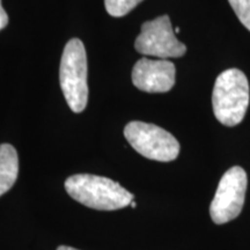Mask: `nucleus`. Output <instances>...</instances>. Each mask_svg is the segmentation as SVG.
Segmentation results:
<instances>
[{"mask_svg":"<svg viewBox=\"0 0 250 250\" xmlns=\"http://www.w3.org/2000/svg\"><path fill=\"white\" fill-rule=\"evenodd\" d=\"M124 136L139 154L151 160L169 162L179 156L180 144L173 134L154 124L130 122Z\"/></svg>","mask_w":250,"mask_h":250,"instance_id":"nucleus-4","label":"nucleus"},{"mask_svg":"<svg viewBox=\"0 0 250 250\" xmlns=\"http://www.w3.org/2000/svg\"><path fill=\"white\" fill-rule=\"evenodd\" d=\"M130 206H131V208H136V206H137V204H136V202H134V201H132V202H131V204H130Z\"/></svg>","mask_w":250,"mask_h":250,"instance_id":"nucleus-13","label":"nucleus"},{"mask_svg":"<svg viewBox=\"0 0 250 250\" xmlns=\"http://www.w3.org/2000/svg\"><path fill=\"white\" fill-rule=\"evenodd\" d=\"M180 31V28H175V33H179Z\"/></svg>","mask_w":250,"mask_h":250,"instance_id":"nucleus-14","label":"nucleus"},{"mask_svg":"<svg viewBox=\"0 0 250 250\" xmlns=\"http://www.w3.org/2000/svg\"><path fill=\"white\" fill-rule=\"evenodd\" d=\"M247 174L235 166L221 177L210 206V215L217 225L226 224L241 213L247 191Z\"/></svg>","mask_w":250,"mask_h":250,"instance_id":"nucleus-5","label":"nucleus"},{"mask_svg":"<svg viewBox=\"0 0 250 250\" xmlns=\"http://www.w3.org/2000/svg\"><path fill=\"white\" fill-rule=\"evenodd\" d=\"M237 19L250 30V0H228Z\"/></svg>","mask_w":250,"mask_h":250,"instance_id":"nucleus-10","label":"nucleus"},{"mask_svg":"<svg viewBox=\"0 0 250 250\" xmlns=\"http://www.w3.org/2000/svg\"><path fill=\"white\" fill-rule=\"evenodd\" d=\"M65 189L80 204L100 211L120 210L134 198L120 183L98 175H73L65 181Z\"/></svg>","mask_w":250,"mask_h":250,"instance_id":"nucleus-1","label":"nucleus"},{"mask_svg":"<svg viewBox=\"0 0 250 250\" xmlns=\"http://www.w3.org/2000/svg\"><path fill=\"white\" fill-rule=\"evenodd\" d=\"M249 96L246 74L237 68L224 71L215 80L212 93L215 118L226 126L240 124L249 105Z\"/></svg>","mask_w":250,"mask_h":250,"instance_id":"nucleus-2","label":"nucleus"},{"mask_svg":"<svg viewBox=\"0 0 250 250\" xmlns=\"http://www.w3.org/2000/svg\"><path fill=\"white\" fill-rule=\"evenodd\" d=\"M134 48L139 54L159 59L179 58L187 51L186 45L175 36L168 15L144 22L142 31L134 42Z\"/></svg>","mask_w":250,"mask_h":250,"instance_id":"nucleus-6","label":"nucleus"},{"mask_svg":"<svg viewBox=\"0 0 250 250\" xmlns=\"http://www.w3.org/2000/svg\"><path fill=\"white\" fill-rule=\"evenodd\" d=\"M59 81L71 110H85L88 101L87 56L83 43L79 39H72L65 45L59 68Z\"/></svg>","mask_w":250,"mask_h":250,"instance_id":"nucleus-3","label":"nucleus"},{"mask_svg":"<svg viewBox=\"0 0 250 250\" xmlns=\"http://www.w3.org/2000/svg\"><path fill=\"white\" fill-rule=\"evenodd\" d=\"M8 23V15L5 12V9L2 8L1 0H0V30H2L4 28L7 26Z\"/></svg>","mask_w":250,"mask_h":250,"instance_id":"nucleus-11","label":"nucleus"},{"mask_svg":"<svg viewBox=\"0 0 250 250\" xmlns=\"http://www.w3.org/2000/svg\"><path fill=\"white\" fill-rule=\"evenodd\" d=\"M143 0H104L105 9L111 17L121 18L140 4Z\"/></svg>","mask_w":250,"mask_h":250,"instance_id":"nucleus-9","label":"nucleus"},{"mask_svg":"<svg viewBox=\"0 0 250 250\" xmlns=\"http://www.w3.org/2000/svg\"><path fill=\"white\" fill-rule=\"evenodd\" d=\"M19 173V158L15 148L9 144L0 145V196L14 186Z\"/></svg>","mask_w":250,"mask_h":250,"instance_id":"nucleus-8","label":"nucleus"},{"mask_svg":"<svg viewBox=\"0 0 250 250\" xmlns=\"http://www.w3.org/2000/svg\"><path fill=\"white\" fill-rule=\"evenodd\" d=\"M175 74V65L167 59L142 58L133 66L132 83L143 92L166 93L174 87Z\"/></svg>","mask_w":250,"mask_h":250,"instance_id":"nucleus-7","label":"nucleus"},{"mask_svg":"<svg viewBox=\"0 0 250 250\" xmlns=\"http://www.w3.org/2000/svg\"><path fill=\"white\" fill-rule=\"evenodd\" d=\"M57 250H78V249L72 248V247H67V246H61V247H58Z\"/></svg>","mask_w":250,"mask_h":250,"instance_id":"nucleus-12","label":"nucleus"}]
</instances>
